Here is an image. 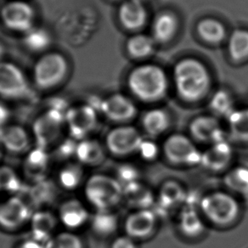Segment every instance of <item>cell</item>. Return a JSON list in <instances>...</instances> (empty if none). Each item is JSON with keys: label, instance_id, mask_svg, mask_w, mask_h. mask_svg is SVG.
I'll return each instance as SVG.
<instances>
[{"label": "cell", "instance_id": "1", "mask_svg": "<svg viewBox=\"0 0 248 248\" xmlns=\"http://www.w3.org/2000/svg\"><path fill=\"white\" fill-rule=\"evenodd\" d=\"M174 82L179 96L194 102L205 96L210 86V78L202 63L195 59H185L174 68Z\"/></svg>", "mask_w": 248, "mask_h": 248}, {"label": "cell", "instance_id": "2", "mask_svg": "<svg viewBox=\"0 0 248 248\" xmlns=\"http://www.w3.org/2000/svg\"><path fill=\"white\" fill-rule=\"evenodd\" d=\"M128 87L140 100L152 102L165 96L168 78L162 68L145 65L135 68L128 77Z\"/></svg>", "mask_w": 248, "mask_h": 248}, {"label": "cell", "instance_id": "3", "mask_svg": "<svg viewBox=\"0 0 248 248\" xmlns=\"http://www.w3.org/2000/svg\"><path fill=\"white\" fill-rule=\"evenodd\" d=\"M84 197L96 210H111L124 199V190L116 178L97 173L85 180Z\"/></svg>", "mask_w": 248, "mask_h": 248}, {"label": "cell", "instance_id": "4", "mask_svg": "<svg viewBox=\"0 0 248 248\" xmlns=\"http://www.w3.org/2000/svg\"><path fill=\"white\" fill-rule=\"evenodd\" d=\"M69 69V62L65 55L60 52H45L35 62L32 79L38 89L53 90L64 82Z\"/></svg>", "mask_w": 248, "mask_h": 248}, {"label": "cell", "instance_id": "5", "mask_svg": "<svg viewBox=\"0 0 248 248\" xmlns=\"http://www.w3.org/2000/svg\"><path fill=\"white\" fill-rule=\"evenodd\" d=\"M202 213L211 223L226 226L234 223L240 214V205L231 194L216 191L207 194L200 202Z\"/></svg>", "mask_w": 248, "mask_h": 248}, {"label": "cell", "instance_id": "6", "mask_svg": "<svg viewBox=\"0 0 248 248\" xmlns=\"http://www.w3.org/2000/svg\"><path fill=\"white\" fill-rule=\"evenodd\" d=\"M66 114L49 108L40 115L32 125V134L37 146L47 150L61 141L65 124Z\"/></svg>", "mask_w": 248, "mask_h": 248}, {"label": "cell", "instance_id": "7", "mask_svg": "<svg viewBox=\"0 0 248 248\" xmlns=\"http://www.w3.org/2000/svg\"><path fill=\"white\" fill-rule=\"evenodd\" d=\"M0 18L9 30L26 33L34 28V8L24 0H12L0 9Z\"/></svg>", "mask_w": 248, "mask_h": 248}, {"label": "cell", "instance_id": "8", "mask_svg": "<svg viewBox=\"0 0 248 248\" xmlns=\"http://www.w3.org/2000/svg\"><path fill=\"white\" fill-rule=\"evenodd\" d=\"M30 93V83L23 71L14 63L0 62V97L21 100Z\"/></svg>", "mask_w": 248, "mask_h": 248}, {"label": "cell", "instance_id": "9", "mask_svg": "<svg viewBox=\"0 0 248 248\" xmlns=\"http://www.w3.org/2000/svg\"><path fill=\"white\" fill-rule=\"evenodd\" d=\"M166 159L175 165H195L201 162V153L193 140L181 134L170 135L162 145Z\"/></svg>", "mask_w": 248, "mask_h": 248}, {"label": "cell", "instance_id": "10", "mask_svg": "<svg viewBox=\"0 0 248 248\" xmlns=\"http://www.w3.org/2000/svg\"><path fill=\"white\" fill-rule=\"evenodd\" d=\"M144 140L136 128L123 125L108 132L105 146L107 151L117 156H125L140 152Z\"/></svg>", "mask_w": 248, "mask_h": 248}, {"label": "cell", "instance_id": "11", "mask_svg": "<svg viewBox=\"0 0 248 248\" xmlns=\"http://www.w3.org/2000/svg\"><path fill=\"white\" fill-rule=\"evenodd\" d=\"M65 124L70 137L78 141L89 138L90 133L98 124L96 108L91 105H79L70 107L66 112Z\"/></svg>", "mask_w": 248, "mask_h": 248}, {"label": "cell", "instance_id": "12", "mask_svg": "<svg viewBox=\"0 0 248 248\" xmlns=\"http://www.w3.org/2000/svg\"><path fill=\"white\" fill-rule=\"evenodd\" d=\"M32 214L28 201L20 196H12L0 203V228L16 231L30 222Z\"/></svg>", "mask_w": 248, "mask_h": 248}, {"label": "cell", "instance_id": "13", "mask_svg": "<svg viewBox=\"0 0 248 248\" xmlns=\"http://www.w3.org/2000/svg\"><path fill=\"white\" fill-rule=\"evenodd\" d=\"M100 110L107 119L115 123L131 120L137 113L135 104L128 97L115 93L101 100Z\"/></svg>", "mask_w": 248, "mask_h": 248}, {"label": "cell", "instance_id": "14", "mask_svg": "<svg viewBox=\"0 0 248 248\" xmlns=\"http://www.w3.org/2000/svg\"><path fill=\"white\" fill-rule=\"evenodd\" d=\"M57 217L66 229L76 230L83 227L88 221L90 220L91 216L83 202L73 198L61 204Z\"/></svg>", "mask_w": 248, "mask_h": 248}, {"label": "cell", "instance_id": "15", "mask_svg": "<svg viewBox=\"0 0 248 248\" xmlns=\"http://www.w3.org/2000/svg\"><path fill=\"white\" fill-rule=\"evenodd\" d=\"M155 224V214L150 209H141L128 215L125 220L124 230L127 235L133 239L145 238L153 233Z\"/></svg>", "mask_w": 248, "mask_h": 248}, {"label": "cell", "instance_id": "16", "mask_svg": "<svg viewBox=\"0 0 248 248\" xmlns=\"http://www.w3.org/2000/svg\"><path fill=\"white\" fill-rule=\"evenodd\" d=\"M30 135L26 128L16 124H8L0 129V145L12 154L29 152Z\"/></svg>", "mask_w": 248, "mask_h": 248}, {"label": "cell", "instance_id": "17", "mask_svg": "<svg viewBox=\"0 0 248 248\" xmlns=\"http://www.w3.org/2000/svg\"><path fill=\"white\" fill-rule=\"evenodd\" d=\"M189 129L191 137L197 141L212 145L224 140L220 124L214 117L202 116L195 118Z\"/></svg>", "mask_w": 248, "mask_h": 248}, {"label": "cell", "instance_id": "18", "mask_svg": "<svg viewBox=\"0 0 248 248\" xmlns=\"http://www.w3.org/2000/svg\"><path fill=\"white\" fill-rule=\"evenodd\" d=\"M233 152L231 145L224 140L211 145L205 152L202 153L201 164L213 172H220L226 169L231 163Z\"/></svg>", "mask_w": 248, "mask_h": 248}, {"label": "cell", "instance_id": "19", "mask_svg": "<svg viewBox=\"0 0 248 248\" xmlns=\"http://www.w3.org/2000/svg\"><path fill=\"white\" fill-rule=\"evenodd\" d=\"M50 163V155L45 148L37 146L28 152L25 159L23 170L25 175L32 182L36 183L46 179Z\"/></svg>", "mask_w": 248, "mask_h": 248}, {"label": "cell", "instance_id": "20", "mask_svg": "<svg viewBox=\"0 0 248 248\" xmlns=\"http://www.w3.org/2000/svg\"><path fill=\"white\" fill-rule=\"evenodd\" d=\"M58 221L57 215L49 211L41 209L33 212L29 222L31 225V237L48 246Z\"/></svg>", "mask_w": 248, "mask_h": 248}, {"label": "cell", "instance_id": "21", "mask_svg": "<svg viewBox=\"0 0 248 248\" xmlns=\"http://www.w3.org/2000/svg\"><path fill=\"white\" fill-rule=\"evenodd\" d=\"M105 155V147L95 139L86 138L78 142L75 157L83 167L99 165L103 162Z\"/></svg>", "mask_w": 248, "mask_h": 248}, {"label": "cell", "instance_id": "22", "mask_svg": "<svg viewBox=\"0 0 248 248\" xmlns=\"http://www.w3.org/2000/svg\"><path fill=\"white\" fill-rule=\"evenodd\" d=\"M118 15L121 23L128 30L142 28L147 17L145 8L142 2L137 0H128L122 4Z\"/></svg>", "mask_w": 248, "mask_h": 248}, {"label": "cell", "instance_id": "23", "mask_svg": "<svg viewBox=\"0 0 248 248\" xmlns=\"http://www.w3.org/2000/svg\"><path fill=\"white\" fill-rule=\"evenodd\" d=\"M58 184L66 190H74L82 186L84 180V169L78 162H67L59 171Z\"/></svg>", "mask_w": 248, "mask_h": 248}, {"label": "cell", "instance_id": "24", "mask_svg": "<svg viewBox=\"0 0 248 248\" xmlns=\"http://www.w3.org/2000/svg\"><path fill=\"white\" fill-rule=\"evenodd\" d=\"M142 125L147 135L157 137L169 129L170 119L165 110L153 109L145 114L142 119Z\"/></svg>", "mask_w": 248, "mask_h": 248}, {"label": "cell", "instance_id": "25", "mask_svg": "<svg viewBox=\"0 0 248 248\" xmlns=\"http://www.w3.org/2000/svg\"><path fill=\"white\" fill-rule=\"evenodd\" d=\"M90 221L93 232L101 236L110 235L117 231L118 219L111 210H96Z\"/></svg>", "mask_w": 248, "mask_h": 248}, {"label": "cell", "instance_id": "26", "mask_svg": "<svg viewBox=\"0 0 248 248\" xmlns=\"http://www.w3.org/2000/svg\"><path fill=\"white\" fill-rule=\"evenodd\" d=\"M179 229L188 237H197L205 231V224L197 211L187 208L179 216Z\"/></svg>", "mask_w": 248, "mask_h": 248}, {"label": "cell", "instance_id": "27", "mask_svg": "<svg viewBox=\"0 0 248 248\" xmlns=\"http://www.w3.org/2000/svg\"><path fill=\"white\" fill-rule=\"evenodd\" d=\"M178 21L174 16L163 13L155 18L153 23L154 39L160 43L168 42L175 34Z\"/></svg>", "mask_w": 248, "mask_h": 248}, {"label": "cell", "instance_id": "28", "mask_svg": "<svg viewBox=\"0 0 248 248\" xmlns=\"http://www.w3.org/2000/svg\"><path fill=\"white\" fill-rule=\"evenodd\" d=\"M124 190V197L127 198L133 207L139 208V210L149 209V207L152 205L153 197L151 191L138 182L125 187Z\"/></svg>", "mask_w": 248, "mask_h": 248}, {"label": "cell", "instance_id": "29", "mask_svg": "<svg viewBox=\"0 0 248 248\" xmlns=\"http://www.w3.org/2000/svg\"><path fill=\"white\" fill-rule=\"evenodd\" d=\"M29 197L31 198V204L37 206H43L52 202L55 197V186L48 179H43L41 181L33 183L29 190Z\"/></svg>", "mask_w": 248, "mask_h": 248}, {"label": "cell", "instance_id": "30", "mask_svg": "<svg viewBox=\"0 0 248 248\" xmlns=\"http://www.w3.org/2000/svg\"><path fill=\"white\" fill-rule=\"evenodd\" d=\"M224 184L234 193L248 198V169L238 167L224 177Z\"/></svg>", "mask_w": 248, "mask_h": 248}, {"label": "cell", "instance_id": "31", "mask_svg": "<svg viewBox=\"0 0 248 248\" xmlns=\"http://www.w3.org/2000/svg\"><path fill=\"white\" fill-rule=\"evenodd\" d=\"M228 118L232 137L238 141L248 142V109L234 110Z\"/></svg>", "mask_w": 248, "mask_h": 248}, {"label": "cell", "instance_id": "32", "mask_svg": "<svg viewBox=\"0 0 248 248\" xmlns=\"http://www.w3.org/2000/svg\"><path fill=\"white\" fill-rule=\"evenodd\" d=\"M201 38L210 44H217L225 37V28L219 21L206 19L201 21L197 27Z\"/></svg>", "mask_w": 248, "mask_h": 248}, {"label": "cell", "instance_id": "33", "mask_svg": "<svg viewBox=\"0 0 248 248\" xmlns=\"http://www.w3.org/2000/svg\"><path fill=\"white\" fill-rule=\"evenodd\" d=\"M21 190L23 182L15 169L9 166H0V192L19 194Z\"/></svg>", "mask_w": 248, "mask_h": 248}, {"label": "cell", "instance_id": "34", "mask_svg": "<svg viewBox=\"0 0 248 248\" xmlns=\"http://www.w3.org/2000/svg\"><path fill=\"white\" fill-rule=\"evenodd\" d=\"M229 52L235 61L248 57V31L236 30L231 34L229 41Z\"/></svg>", "mask_w": 248, "mask_h": 248}, {"label": "cell", "instance_id": "35", "mask_svg": "<svg viewBox=\"0 0 248 248\" xmlns=\"http://www.w3.org/2000/svg\"><path fill=\"white\" fill-rule=\"evenodd\" d=\"M153 38L146 35H136L130 38L127 45L128 51L135 58H145L154 50Z\"/></svg>", "mask_w": 248, "mask_h": 248}, {"label": "cell", "instance_id": "36", "mask_svg": "<svg viewBox=\"0 0 248 248\" xmlns=\"http://www.w3.org/2000/svg\"><path fill=\"white\" fill-rule=\"evenodd\" d=\"M185 198V192L178 183L166 182L160 190V201L165 207H169L180 203Z\"/></svg>", "mask_w": 248, "mask_h": 248}, {"label": "cell", "instance_id": "37", "mask_svg": "<svg viewBox=\"0 0 248 248\" xmlns=\"http://www.w3.org/2000/svg\"><path fill=\"white\" fill-rule=\"evenodd\" d=\"M51 38L43 28H31L25 33V44L32 51H42L48 48Z\"/></svg>", "mask_w": 248, "mask_h": 248}, {"label": "cell", "instance_id": "38", "mask_svg": "<svg viewBox=\"0 0 248 248\" xmlns=\"http://www.w3.org/2000/svg\"><path fill=\"white\" fill-rule=\"evenodd\" d=\"M210 107L215 113L230 117L234 112V101L230 93L220 90L214 94L211 100Z\"/></svg>", "mask_w": 248, "mask_h": 248}, {"label": "cell", "instance_id": "39", "mask_svg": "<svg viewBox=\"0 0 248 248\" xmlns=\"http://www.w3.org/2000/svg\"><path fill=\"white\" fill-rule=\"evenodd\" d=\"M48 248H84L80 236L71 231L61 232L53 236Z\"/></svg>", "mask_w": 248, "mask_h": 248}, {"label": "cell", "instance_id": "40", "mask_svg": "<svg viewBox=\"0 0 248 248\" xmlns=\"http://www.w3.org/2000/svg\"><path fill=\"white\" fill-rule=\"evenodd\" d=\"M78 140L72 137L63 139L55 145V154L61 160H68L70 157L75 156Z\"/></svg>", "mask_w": 248, "mask_h": 248}, {"label": "cell", "instance_id": "41", "mask_svg": "<svg viewBox=\"0 0 248 248\" xmlns=\"http://www.w3.org/2000/svg\"><path fill=\"white\" fill-rule=\"evenodd\" d=\"M117 177L116 179L119 181L123 188L130 186L134 183H136L137 174L135 172V169L130 166H123L118 169Z\"/></svg>", "mask_w": 248, "mask_h": 248}, {"label": "cell", "instance_id": "42", "mask_svg": "<svg viewBox=\"0 0 248 248\" xmlns=\"http://www.w3.org/2000/svg\"><path fill=\"white\" fill-rule=\"evenodd\" d=\"M110 248H137L133 238L128 235H122L116 238L110 246Z\"/></svg>", "mask_w": 248, "mask_h": 248}, {"label": "cell", "instance_id": "43", "mask_svg": "<svg viewBox=\"0 0 248 248\" xmlns=\"http://www.w3.org/2000/svg\"><path fill=\"white\" fill-rule=\"evenodd\" d=\"M48 248V246L30 237L28 240L22 241L21 244L18 245L17 248Z\"/></svg>", "mask_w": 248, "mask_h": 248}, {"label": "cell", "instance_id": "44", "mask_svg": "<svg viewBox=\"0 0 248 248\" xmlns=\"http://www.w3.org/2000/svg\"><path fill=\"white\" fill-rule=\"evenodd\" d=\"M11 117V112L6 106L0 103V129L7 126L8 122Z\"/></svg>", "mask_w": 248, "mask_h": 248}, {"label": "cell", "instance_id": "45", "mask_svg": "<svg viewBox=\"0 0 248 248\" xmlns=\"http://www.w3.org/2000/svg\"><path fill=\"white\" fill-rule=\"evenodd\" d=\"M147 147H145L144 145V142L141 145V148L140 151H141L142 155L145 156V158H149V157H152L156 154V146L154 144H147L146 145Z\"/></svg>", "mask_w": 248, "mask_h": 248}, {"label": "cell", "instance_id": "46", "mask_svg": "<svg viewBox=\"0 0 248 248\" xmlns=\"http://www.w3.org/2000/svg\"><path fill=\"white\" fill-rule=\"evenodd\" d=\"M1 156H2V146L0 145V158H1Z\"/></svg>", "mask_w": 248, "mask_h": 248}, {"label": "cell", "instance_id": "47", "mask_svg": "<svg viewBox=\"0 0 248 248\" xmlns=\"http://www.w3.org/2000/svg\"><path fill=\"white\" fill-rule=\"evenodd\" d=\"M137 1H140V2H142V1H143V0H137Z\"/></svg>", "mask_w": 248, "mask_h": 248}]
</instances>
